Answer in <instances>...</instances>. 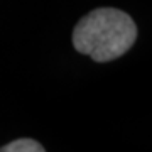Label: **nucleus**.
<instances>
[{"label": "nucleus", "mask_w": 152, "mask_h": 152, "mask_svg": "<svg viewBox=\"0 0 152 152\" xmlns=\"http://www.w3.org/2000/svg\"><path fill=\"white\" fill-rule=\"evenodd\" d=\"M0 152H44V147L32 139H19L0 147Z\"/></svg>", "instance_id": "2"}, {"label": "nucleus", "mask_w": 152, "mask_h": 152, "mask_svg": "<svg viewBox=\"0 0 152 152\" xmlns=\"http://www.w3.org/2000/svg\"><path fill=\"white\" fill-rule=\"evenodd\" d=\"M135 39L137 27L132 17L110 7L91 10L73 31L75 49L96 63H107L124 56L134 46Z\"/></svg>", "instance_id": "1"}]
</instances>
